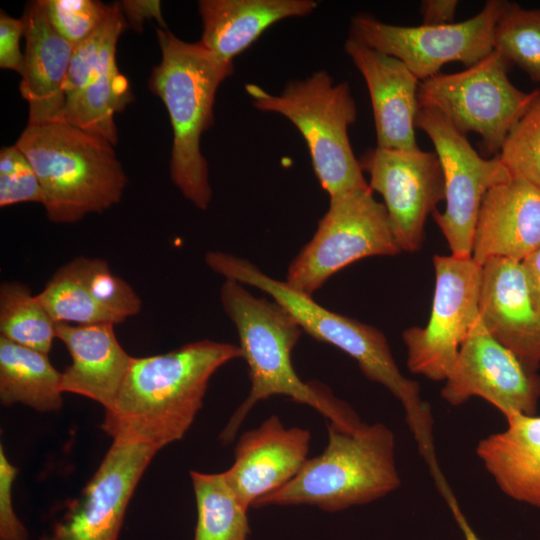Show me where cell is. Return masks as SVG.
<instances>
[{
  "label": "cell",
  "mask_w": 540,
  "mask_h": 540,
  "mask_svg": "<svg viewBox=\"0 0 540 540\" xmlns=\"http://www.w3.org/2000/svg\"><path fill=\"white\" fill-rule=\"evenodd\" d=\"M57 324L30 288L18 281L0 285V336L48 354Z\"/></svg>",
  "instance_id": "27"
},
{
  "label": "cell",
  "mask_w": 540,
  "mask_h": 540,
  "mask_svg": "<svg viewBox=\"0 0 540 540\" xmlns=\"http://www.w3.org/2000/svg\"><path fill=\"white\" fill-rule=\"evenodd\" d=\"M125 26L115 3L103 24L74 47L64 87L63 119L112 145L118 141L114 116L133 98L116 64V45Z\"/></svg>",
  "instance_id": "13"
},
{
  "label": "cell",
  "mask_w": 540,
  "mask_h": 540,
  "mask_svg": "<svg viewBox=\"0 0 540 540\" xmlns=\"http://www.w3.org/2000/svg\"><path fill=\"white\" fill-rule=\"evenodd\" d=\"M510 63L496 50L456 73H438L419 83V107L432 108L459 132L481 136L485 150L498 155L513 126L540 89L524 92L508 78Z\"/></svg>",
  "instance_id": "8"
},
{
  "label": "cell",
  "mask_w": 540,
  "mask_h": 540,
  "mask_svg": "<svg viewBox=\"0 0 540 540\" xmlns=\"http://www.w3.org/2000/svg\"><path fill=\"white\" fill-rule=\"evenodd\" d=\"M435 290L425 327H410L402 338L412 373L444 381L460 347L479 317L482 265L472 256L435 255Z\"/></svg>",
  "instance_id": "12"
},
{
  "label": "cell",
  "mask_w": 540,
  "mask_h": 540,
  "mask_svg": "<svg viewBox=\"0 0 540 540\" xmlns=\"http://www.w3.org/2000/svg\"><path fill=\"white\" fill-rule=\"evenodd\" d=\"M370 177L369 188L378 192L386 207L401 251H418L424 241L425 222L444 200V177L436 153L401 149H368L359 160Z\"/></svg>",
  "instance_id": "14"
},
{
  "label": "cell",
  "mask_w": 540,
  "mask_h": 540,
  "mask_svg": "<svg viewBox=\"0 0 540 540\" xmlns=\"http://www.w3.org/2000/svg\"><path fill=\"white\" fill-rule=\"evenodd\" d=\"M498 155L512 177L540 189V91L510 130Z\"/></svg>",
  "instance_id": "31"
},
{
  "label": "cell",
  "mask_w": 540,
  "mask_h": 540,
  "mask_svg": "<svg viewBox=\"0 0 540 540\" xmlns=\"http://www.w3.org/2000/svg\"><path fill=\"white\" fill-rule=\"evenodd\" d=\"M402 252L386 207L367 187L330 196L311 240L290 263L285 282L312 296L335 273L370 256Z\"/></svg>",
  "instance_id": "9"
},
{
  "label": "cell",
  "mask_w": 540,
  "mask_h": 540,
  "mask_svg": "<svg viewBox=\"0 0 540 540\" xmlns=\"http://www.w3.org/2000/svg\"><path fill=\"white\" fill-rule=\"evenodd\" d=\"M157 452L114 439L79 496L40 540H118L130 499Z\"/></svg>",
  "instance_id": "16"
},
{
  "label": "cell",
  "mask_w": 540,
  "mask_h": 540,
  "mask_svg": "<svg viewBox=\"0 0 540 540\" xmlns=\"http://www.w3.org/2000/svg\"><path fill=\"white\" fill-rule=\"evenodd\" d=\"M61 372L48 354L18 345L0 336V402L17 403L39 412L61 409Z\"/></svg>",
  "instance_id": "25"
},
{
  "label": "cell",
  "mask_w": 540,
  "mask_h": 540,
  "mask_svg": "<svg viewBox=\"0 0 540 540\" xmlns=\"http://www.w3.org/2000/svg\"><path fill=\"white\" fill-rule=\"evenodd\" d=\"M239 358V346L207 339L163 354L133 357L101 429L113 440L158 451L181 440L203 406L210 378Z\"/></svg>",
  "instance_id": "1"
},
{
  "label": "cell",
  "mask_w": 540,
  "mask_h": 540,
  "mask_svg": "<svg viewBox=\"0 0 540 540\" xmlns=\"http://www.w3.org/2000/svg\"><path fill=\"white\" fill-rule=\"evenodd\" d=\"M25 202L43 203L38 176L16 145L4 147L0 152V207Z\"/></svg>",
  "instance_id": "33"
},
{
  "label": "cell",
  "mask_w": 540,
  "mask_h": 540,
  "mask_svg": "<svg viewBox=\"0 0 540 540\" xmlns=\"http://www.w3.org/2000/svg\"><path fill=\"white\" fill-rule=\"evenodd\" d=\"M311 433L287 428L277 415L244 432L234 450V462L224 476L247 509L294 478L308 460Z\"/></svg>",
  "instance_id": "17"
},
{
  "label": "cell",
  "mask_w": 540,
  "mask_h": 540,
  "mask_svg": "<svg viewBox=\"0 0 540 540\" xmlns=\"http://www.w3.org/2000/svg\"><path fill=\"white\" fill-rule=\"evenodd\" d=\"M493 49L540 82V8L508 2L495 26Z\"/></svg>",
  "instance_id": "29"
},
{
  "label": "cell",
  "mask_w": 540,
  "mask_h": 540,
  "mask_svg": "<svg viewBox=\"0 0 540 540\" xmlns=\"http://www.w3.org/2000/svg\"><path fill=\"white\" fill-rule=\"evenodd\" d=\"M18 469L10 463L0 446V540H28L25 525L13 508L12 491Z\"/></svg>",
  "instance_id": "34"
},
{
  "label": "cell",
  "mask_w": 540,
  "mask_h": 540,
  "mask_svg": "<svg viewBox=\"0 0 540 540\" xmlns=\"http://www.w3.org/2000/svg\"><path fill=\"white\" fill-rule=\"evenodd\" d=\"M205 263L225 279L267 293L292 315L302 331L352 357L365 377L383 385L400 401L416 443L423 445L433 440L431 408L421 398L418 383L403 376L399 370L380 330L322 307L312 296L266 275L247 259L211 251L205 254Z\"/></svg>",
  "instance_id": "3"
},
{
  "label": "cell",
  "mask_w": 540,
  "mask_h": 540,
  "mask_svg": "<svg viewBox=\"0 0 540 540\" xmlns=\"http://www.w3.org/2000/svg\"><path fill=\"white\" fill-rule=\"evenodd\" d=\"M38 176L48 219L75 223L122 198L126 174L113 146L64 119L27 124L15 144Z\"/></svg>",
  "instance_id": "4"
},
{
  "label": "cell",
  "mask_w": 540,
  "mask_h": 540,
  "mask_svg": "<svg viewBox=\"0 0 540 540\" xmlns=\"http://www.w3.org/2000/svg\"><path fill=\"white\" fill-rule=\"evenodd\" d=\"M444 381L440 394L452 406L479 397L497 408L505 418L537 412L540 376L528 370L508 348L493 338L479 317Z\"/></svg>",
  "instance_id": "15"
},
{
  "label": "cell",
  "mask_w": 540,
  "mask_h": 540,
  "mask_svg": "<svg viewBox=\"0 0 540 540\" xmlns=\"http://www.w3.org/2000/svg\"><path fill=\"white\" fill-rule=\"evenodd\" d=\"M457 0H424L420 4L422 25L438 26L454 23Z\"/></svg>",
  "instance_id": "36"
},
{
  "label": "cell",
  "mask_w": 540,
  "mask_h": 540,
  "mask_svg": "<svg viewBox=\"0 0 540 540\" xmlns=\"http://www.w3.org/2000/svg\"><path fill=\"white\" fill-rule=\"evenodd\" d=\"M113 324L58 323L56 337L71 364L61 372V390L87 397L108 409L129 369L132 356L120 345Z\"/></svg>",
  "instance_id": "22"
},
{
  "label": "cell",
  "mask_w": 540,
  "mask_h": 540,
  "mask_svg": "<svg viewBox=\"0 0 540 540\" xmlns=\"http://www.w3.org/2000/svg\"><path fill=\"white\" fill-rule=\"evenodd\" d=\"M523 265L533 303L540 314V248L528 256Z\"/></svg>",
  "instance_id": "38"
},
{
  "label": "cell",
  "mask_w": 540,
  "mask_h": 540,
  "mask_svg": "<svg viewBox=\"0 0 540 540\" xmlns=\"http://www.w3.org/2000/svg\"><path fill=\"white\" fill-rule=\"evenodd\" d=\"M479 318L489 334L530 371L540 367V314L523 262L491 258L482 264Z\"/></svg>",
  "instance_id": "18"
},
{
  "label": "cell",
  "mask_w": 540,
  "mask_h": 540,
  "mask_svg": "<svg viewBox=\"0 0 540 540\" xmlns=\"http://www.w3.org/2000/svg\"><path fill=\"white\" fill-rule=\"evenodd\" d=\"M25 33L23 19L8 16L4 11L0 14V67L21 74L24 65V54L21 53L19 41Z\"/></svg>",
  "instance_id": "35"
},
{
  "label": "cell",
  "mask_w": 540,
  "mask_h": 540,
  "mask_svg": "<svg viewBox=\"0 0 540 540\" xmlns=\"http://www.w3.org/2000/svg\"><path fill=\"white\" fill-rule=\"evenodd\" d=\"M450 511L464 537L465 540H481L472 526L469 524L461 508L459 507L455 497L447 501Z\"/></svg>",
  "instance_id": "39"
},
{
  "label": "cell",
  "mask_w": 540,
  "mask_h": 540,
  "mask_svg": "<svg viewBox=\"0 0 540 540\" xmlns=\"http://www.w3.org/2000/svg\"><path fill=\"white\" fill-rule=\"evenodd\" d=\"M22 19L26 46L19 89L29 105L28 124L61 120L74 47L51 25L41 0L26 6Z\"/></svg>",
  "instance_id": "21"
},
{
  "label": "cell",
  "mask_w": 540,
  "mask_h": 540,
  "mask_svg": "<svg viewBox=\"0 0 540 540\" xmlns=\"http://www.w3.org/2000/svg\"><path fill=\"white\" fill-rule=\"evenodd\" d=\"M197 521L193 540H248L247 512L224 473L190 471Z\"/></svg>",
  "instance_id": "26"
},
{
  "label": "cell",
  "mask_w": 540,
  "mask_h": 540,
  "mask_svg": "<svg viewBox=\"0 0 540 540\" xmlns=\"http://www.w3.org/2000/svg\"><path fill=\"white\" fill-rule=\"evenodd\" d=\"M157 36L161 61L151 73L149 87L164 103L173 129L171 180L186 199L206 210L212 189L200 138L213 125L215 95L232 74L233 63L167 29H158Z\"/></svg>",
  "instance_id": "5"
},
{
  "label": "cell",
  "mask_w": 540,
  "mask_h": 540,
  "mask_svg": "<svg viewBox=\"0 0 540 540\" xmlns=\"http://www.w3.org/2000/svg\"><path fill=\"white\" fill-rule=\"evenodd\" d=\"M324 451L306 461L288 483L260 498L254 508L310 505L338 512L376 501L400 487L395 436L384 423H362L346 432L328 423Z\"/></svg>",
  "instance_id": "6"
},
{
  "label": "cell",
  "mask_w": 540,
  "mask_h": 540,
  "mask_svg": "<svg viewBox=\"0 0 540 540\" xmlns=\"http://www.w3.org/2000/svg\"><path fill=\"white\" fill-rule=\"evenodd\" d=\"M119 5L134 29L140 30L142 28V23L146 18H155L159 24L166 29L165 22L161 15L160 1L130 0L123 1L122 4Z\"/></svg>",
  "instance_id": "37"
},
{
  "label": "cell",
  "mask_w": 540,
  "mask_h": 540,
  "mask_svg": "<svg viewBox=\"0 0 540 540\" xmlns=\"http://www.w3.org/2000/svg\"><path fill=\"white\" fill-rule=\"evenodd\" d=\"M508 1L488 0L472 18L438 26L387 24L367 15L351 20L352 39L403 62L421 82L449 62L470 67L490 54L495 26Z\"/></svg>",
  "instance_id": "10"
},
{
  "label": "cell",
  "mask_w": 540,
  "mask_h": 540,
  "mask_svg": "<svg viewBox=\"0 0 540 540\" xmlns=\"http://www.w3.org/2000/svg\"><path fill=\"white\" fill-rule=\"evenodd\" d=\"M76 260L91 296L115 325L141 311L139 295L129 283L112 272L107 261L87 257Z\"/></svg>",
  "instance_id": "30"
},
{
  "label": "cell",
  "mask_w": 540,
  "mask_h": 540,
  "mask_svg": "<svg viewBox=\"0 0 540 540\" xmlns=\"http://www.w3.org/2000/svg\"><path fill=\"white\" fill-rule=\"evenodd\" d=\"M505 419L506 428L481 439L476 454L502 493L540 508V416Z\"/></svg>",
  "instance_id": "24"
},
{
  "label": "cell",
  "mask_w": 540,
  "mask_h": 540,
  "mask_svg": "<svg viewBox=\"0 0 540 540\" xmlns=\"http://www.w3.org/2000/svg\"><path fill=\"white\" fill-rule=\"evenodd\" d=\"M313 0H201L199 43L222 61L233 63L274 23L312 13Z\"/></svg>",
  "instance_id": "23"
},
{
  "label": "cell",
  "mask_w": 540,
  "mask_h": 540,
  "mask_svg": "<svg viewBox=\"0 0 540 540\" xmlns=\"http://www.w3.org/2000/svg\"><path fill=\"white\" fill-rule=\"evenodd\" d=\"M255 108L289 119L307 143L315 175L329 197L369 187L348 136L357 108L348 83L334 84L325 71L289 82L279 95L245 86Z\"/></svg>",
  "instance_id": "7"
},
{
  "label": "cell",
  "mask_w": 540,
  "mask_h": 540,
  "mask_svg": "<svg viewBox=\"0 0 540 540\" xmlns=\"http://www.w3.org/2000/svg\"><path fill=\"white\" fill-rule=\"evenodd\" d=\"M540 248V189L511 177L484 195L476 221L472 258L523 262Z\"/></svg>",
  "instance_id": "20"
},
{
  "label": "cell",
  "mask_w": 540,
  "mask_h": 540,
  "mask_svg": "<svg viewBox=\"0 0 540 540\" xmlns=\"http://www.w3.org/2000/svg\"><path fill=\"white\" fill-rule=\"evenodd\" d=\"M220 301L239 337L248 364L251 388L220 434L231 443L254 406L275 395L309 405L342 431L354 432L362 424L356 412L318 383L304 382L295 372L292 352L302 329L292 315L274 300L251 294L244 285L226 279Z\"/></svg>",
  "instance_id": "2"
},
{
  "label": "cell",
  "mask_w": 540,
  "mask_h": 540,
  "mask_svg": "<svg viewBox=\"0 0 540 540\" xmlns=\"http://www.w3.org/2000/svg\"><path fill=\"white\" fill-rule=\"evenodd\" d=\"M37 297L56 323L115 325L91 296L76 258L57 269Z\"/></svg>",
  "instance_id": "28"
},
{
  "label": "cell",
  "mask_w": 540,
  "mask_h": 540,
  "mask_svg": "<svg viewBox=\"0 0 540 540\" xmlns=\"http://www.w3.org/2000/svg\"><path fill=\"white\" fill-rule=\"evenodd\" d=\"M415 127L432 142L444 177L445 209L433 212L452 255L472 256L477 216L482 199L493 186L512 176L499 155L484 158L466 135L432 108L419 107Z\"/></svg>",
  "instance_id": "11"
},
{
  "label": "cell",
  "mask_w": 540,
  "mask_h": 540,
  "mask_svg": "<svg viewBox=\"0 0 540 540\" xmlns=\"http://www.w3.org/2000/svg\"><path fill=\"white\" fill-rule=\"evenodd\" d=\"M41 3L51 25L73 47L103 24L112 7L94 0H41Z\"/></svg>",
  "instance_id": "32"
},
{
  "label": "cell",
  "mask_w": 540,
  "mask_h": 540,
  "mask_svg": "<svg viewBox=\"0 0 540 540\" xmlns=\"http://www.w3.org/2000/svg\"><path fill=\"white\" fill-rule=\"evenodd\" d=\"M345 52L364 78L373 110L377 146L416 150L415 119L420 81L399 59L372 49L351 37Z\"/></svg>",
  "instance_id": "19"
}]
</instances>
